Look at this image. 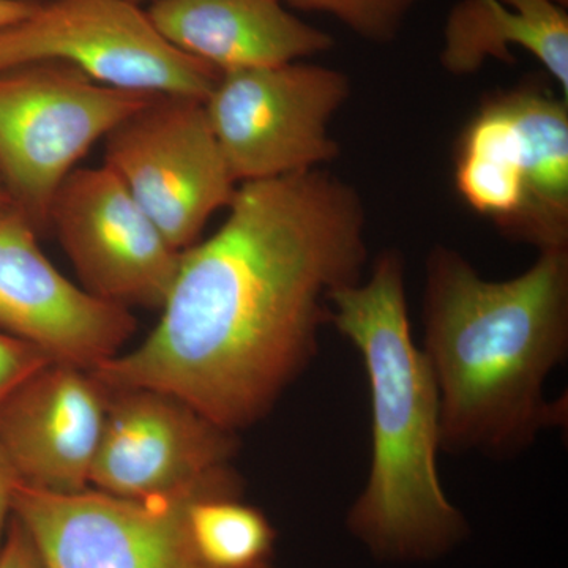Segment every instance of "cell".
I'll use <instances>...</instances> for the list:
<instances>
[{"label":"cell","instance_id":"21","mask_svg":"<svg viewBox=\"0 0 568 568\" xmlns=\"http://www.w3.org/2000/svg\"><path fill=\"white\" fill-rule=\"evenodd\" d=\"M17 484V474L13 473L10 463L0 452V541H2L7 523L11 517V504H13V493Z\"/></svg>","mask_w":568,"mask_h":568},{"label":"cell","instance_id":"17","mask_svg":"<svg viewBox=\"0 0 568 568\" xmlns=\"http://www.w3.org/2000/svg\"><path fill=\"white\" fill-rule=\"evenodd\" d=\"M190 536L197 555L211 568H268L275 530L256 507L241 496L205 495L190 503Z\"/></svg>","mask_w":568,"mask_h":568},{"label":"cell","instance_id":"9","mask_svg":"<svg viewBox=\"0 0 568 568\" xmlns=\"http://www.w3.org/2000/svg\"><path fill=\"white\" fill-rule=\"evenodd\" d=\"M205 495L136 500L92 488L41 491L18 481L11 515L31 534L47 568H211L186 521L190 503Z\"/></svg>","mask_w":568,"mask_h":568},{"label":"cell","instance_id":"3","mask_svg":"<svg viewBox=\"0 0 568 568\" xmlns=\"http://www.w3.org/2000/svg\"><path fill=\"white\" fill-rule=\"evenodd\" d=\"M328 324L361 355L372 407V462L347 529L377 559L440 558L467 525L440 481L439 394L410 331L402 253H381L368 276L335 291Z\"/></svg>","mask_w":568,"mask_h":568},{"label":"cell","instance_id":"4","mask_svg":"<svg viewBox=\"0 0 568 568\" xmlns=\"http://www.w3.org/2000/svg\"><path fill=\"white\" fill-rule=\"evenodd\" d=\"M156 93L100 84L61 62L0 73V178L14 211L47 231L54 194L77 163Z\"/></svg>","mask_w":568,"mask_h":568},{"label":"cell","instance_id":"16","mask_svg":"<svg viewBox=\"0 0 568 568\" xmlns=\"http://www.w3.org/2000/svg\"><path fill=\"white\" fill-rule=\"evenodd\" d=\"M525 152L528 207L519 241L544 250L568 248L567 99L536 85L506 92Z\"/></svg>","mask_w":568,"mask_h":568},{"label":"cell","instance_id":"5","mask_svg":"<svg viewBox=\"0 0 568 568\" xmlns=\"http://www.w3.org/2000/svg\"><path fill=\"white\" fill-rule=\"evenodd\" d=\"M349 78L302 61L220 73L205 114L234 181L321 170L339 153L331 133Z\"/></svg>","mask_w":568,"mask_h":568},{"label":"cell","instance_id":"8","mask_svg":"<svg viewBox=\"0 0 568 568\" xmlns=\"http://www.w3.org/2000/svg\"><path fill=\"white\" fill-rule=\"evenodd\" d=\"M235 452L237 435L182 399L152 388L110 387L91 488L136 500L241 496Z\"/></svg>","mask_w":568,"mask_h":568},{"label":"cell","instance_id":"19","mask_svg":"<svg viewBox=\"0 0 568 568\" xmlns=\"http://www.w3.org/2000/svg\"><path fill=\"white\" fill-rule=\"evenodd\" d=\"M50 362L39 347L0 332V414L13 395Z\"/></svg>","mask_w":568,"mask_h":568},{"label":"cell","instance_id":"12","mask_svg":"<svg viewBox=\"0 0 568 568\" xmlns=\"http://www.w3.org/2000/svg\"><path fill=\"white\" fill-rule=\"evenodd\" d=\"M110 387L92 369L50 362L0 414V452L26 487L91 488Z\"/></svg>","mask_w":568,"mask_h":568},{"label":"cell","instance_id":"7","mask_svg":"<svg viewBox=\"0 0 568 568\" xmlns=\"http://www.w3.org/2000/svg\"><path fill=\"white\" fill-rule=\"evenodd\" d=\"M103 164L181 252L200 241L239 186L203 100L192 97L155 95L123 119L104 138Z\"/></svg>","mask_w":568,"mask_h":568},{"label":"cell","instance_id":"15","mask_svg":"<svg viewBox=\"0 0 568 568\" xmlns=\"http://www.w3.org/2000/svg\"><path fill=\"white\" fill-rule=\"evenodd\" d=\"M455 185L474 212L519 241L526 207L525 152L506 92L481 104L458 140Z\"/></svg>","mask_w":568,"mask_h":568},{"label":"cell","instance_id":"22","mask_svg":"<svg viewBox=\"0 0 568 568\" xmlns=\"http://www.w3.org/2000/svg\"><path fill=\"white\" fill-rule=\"evenodd\" d=\"M40 0H0V31L33 13Z\"/></svg>","mask_w":568,"mask_h":568},{"label":"cell","instance_id":"13","mask_svg":"<svg viewBox=\"0 0 568 568\" xmlns=\"http://www.w3.org/2000/svg\"><path fill=\"white\" fill-rule=\"evenodd\" d=\"M145 13L168 43L220 73L304 61L334 47L282 0H155Z\"/></svg>","mask_w":568,"mask_h":568},{"label":"cell","instance_id":"6","mask_svg":"<svg viewBox=\"0 0 568 568\" xmlns=\"http://www.w3.org/2000/svg\"><path fill=\"white\" fill-rule=\"evenodd\" d=\"M61 62L123 91L207 99L220 71L183 54L130 0H51L0 31V73Z\"/></svg>","mask_w":568,"mask_h":568},{"label":"cell","instance_id":"23","mask_svg":"<svg viewBox=\"0 0 568 568\" xmlns=\"http://www.w3.org/2000/svg\"><path fill=\"white\" fill-rule=\"evenodd\" d=\"M13 209L9 193H7L6 185H3L2 178H0V216L6 215Z\"/></svg>","mask_w":568,"mask_h":568},{"label":"cell","instance_id":"20","mask_svg":"<svg viewBox=\"0 0 568 568\" xmlns=\"http://www.w3.org/2000/svg\"><path fill=\"white\" fill-rule=\"evenodd\" d=\"M0 568H47L31 534L14 515L0 541Z\"/></svg>","mask_w":568,"mask_h":568},{"label":"cell","instance_id":"24","mask_svg":"<svg viewBox=\"0 0 568 568\" xmlns=\"http://www.w3.org/2000/svg\"><path fill=\"white\" fill-rule=\"evenodd\" d=\"M130 2L140 3V2H142V0H130Z\"/></svg>","mask_w":568,"mask_h":568},{"label":"cell","instance_id":"14","mask_svg":"<svg viewBox=\"0 0 568 568\" xmlns=\"http://www.w3.org/2000/svg\"><path fill=\"white\" fill-rule=\"evenodd\" d=\"M510 47L529 51L568 99V17L558 0H463L440 59L452 73L469 74L489 58L510 61Z\"/></svg>","mask_w":568,"mask_h":568},{"label":"cell","instance_id":"2","mask_svg":"<svg viewBox=\"0 0 568 568\" xmlns=\"http://www.w3.org/2000/svg\"><path fill=\"white\" fill-rule=\"evenodd\" d=\"M424 354L440 406V448L510 459L566 422L545 396L568 353V248L495 282L450 246L425 265Z\"/></svg>","mask_w":568,"mask_h":568},{"label":"cell","instance_id":"18","mask_svg":"<svg viewBox=\"0 0 568 568\" xmlns=\"http://www.w3.org/2000/svg\"><path fill=\"white\" fill-rule=\"evenodd\" d=\"M295 9L331 14L355 36L387 43L398 36L409 11L422 0H282Z\"/></svg>","mask_w":568,"mask_h":568},{"label":"cell","instance_id":"10","mask_svg":"<svg viewBox=\"0 0 568 568\" xmlns=\"http://www.w3.org/2000/svg\"><path fill=\"white\" fill-rule=\"evenodd\" d=\"M48 226L88 293L123 308H162L183 252L110 168L71 171L54 194Z\"/></svg>","mask_w":568,"mask_h":568},{"label":"cell","instance_id":"11","mask_svg":"<svg viewBox=\"0 0 568 568\" xmlns=\"http://www.w3.org/2000/svg\"><path fill=\"white\" fill-rule=\"evenodd\" d=\"M37 239L20 212L0 216V332L39 347L52 362L99 368L123 353L136 320L70 282Z\"/></svg>","mask_w":568,"mask_h":568},{"label":"cell","instance_id":"1","mask_svg":"<svg viewBox=\"0 0 568 568\" xmlns=\"http://www.w3.org/2000/svg\"><path fill=\"white\" fill-rule=\"evenodd\" d=\"M226 211L183 250L148 338L92 372L173 395L237 435L312 365L332 294L364 278L369 254L361 193L324 168L241 183Z\"/></svg>","mask_w":568,"mask_h":568}]
</instances>
